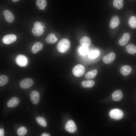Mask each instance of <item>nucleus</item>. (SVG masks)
Wrapping results in <instances>:
<instances>
[{"mask_svg": "<svg viewBox=\"0 0 136 136\" xmlns=\"http://www.w3.org/2000/svg\"><path fill=\"white\" fill-rule=\"evenodd\" d=\"M70 46V42L68 39H61L57 44V49L59 52L63 53L68 50Z\"/></svg>", "mask_w": 136, "mask_h": 136, "instance_id": "1", "label": "nucleus"}, {"mask_svg": "<svg viewBox=\"0 0 136 136\" xmlns=\"http://www.w3.org/2000/svg\"><path fill=\"white\" fill-rule=\"evenodd\" d=\"M33 27L32 29V32L35 36H41L44 32L43 28H46L40 22H36L34 24Z\"/></svg>", "mask_w": 136, "mask_h": 136, "instance_id": "2", "label": "nucleus"}, {"mask_svg": "<svg viewBox=\"0 0 136 136\" xmlns=\"http://www.w3.org/2000/svg\"><path fill=\"white\" fill-rule=\"evenodd\" d=\"M109 115L112 118L119 120L122 118L123 116V113L120 110L115 109L112 110L110 112Z\"/></svg>", "mask_w": 136, "mask_h": 136, "instance_id": "3", "label": "nucleus"}, {"mask_svg": "<svg viewBox=\"0 0 136 136\" xmlns=\"http://www.w3.org/2000/svg\"><path fill=\"white\" fill-rule=\"evenodd\" d=\"M72 71L73 73L74 76L79 77L83 75L85 71V69L82 65L78 64L74 67Z\"/></svg>", "mask_w": 136, "mask_h": 136, "instance_id": "4", "label": "nucleus"}, {"mask_svg": "<svg viewBox=\"0 0 136 136\" xmlns=\"http://www.w3.org/2000/svg\"><path fill=\"white\" fill-rule=\"evenodd\" d=\"M33 84V81L31 79L27 78L21 80L20 82L19 85L22 88L27 89L31 87Z\"/></svg>", "mask_w": 136, "mask_h": 136, "instance_id": "5", "label": "nucleus"}, {"mask_svg": "<svg viewBox=\"0 0 136 136\" xmlns=\"http://www.w3.org/2000/svg\"><path fill=\"white\" fill-rule=\"evenodd\" d=\"M15 61L17 65L21 67L25 66L27 63V59L26 57L22 55L17 56L15 58Z\"/></svg>", "mask_w": 136, "mask_h": 136, "instance_id": "6", "label": "nucleus"}, {"mask_svg": "<svg viewBox=\"0 0 136 136\" xmlns=\"http://www.w3.org/2000/svg\"><path fill=\"white\" fill-rule=\"evenodd\" d=\"M65 128L66 131L70 133H73L75 132L77 130L75 123L72 120H69L67 122Z\"/></svg>", "mask_w": 136, "mask_h": 136, "instance_id": "7", "label": "nucleus"}, {"mask_svg": "<svg viewBox=\"0 0 136 136\" xmlns=\"http://www.w3.org/2000/svg\"><path fill=\"white\" fill-rule=\"evenodd\" d=\"M17 37L14 34H11L6 35L3 38L2 41L6 44H9L12 43L16 40Z\"/></svg>", "mask_w": 136, "mask_h": 136, "instance_id": "8", "label": "nucleus"}, {"mask_svg": "<svg viewBox=\"0 0 136 136\" xmlns=\"http://www.w3.org/2000/svg\"><path fill=\"white\" fill-rule=\"evenodd\" d=\"M30 98L32 103L34 105L38 104L39 101L40 94L37 91H32L30 94Z\"/></svg>", "mask_w": 136, "mask_h": 136, "instance_id": "9", "label": "nucleus"}, {"mask_svg": "<svg viewBox=\"0 0 136 136\" xmlns=\"http://www.w3.org/2000/svg\"><path fill=\"white\" fill-rule=\"evenodd\" d=\"M116 57L115 54L112 52L104 56L103 58L104 62L106 64H109L112 62L115 59Z\"/></svg>", "mask_w": 136, "mask_h": 136, "instance_id": "10", "label": "nucleus"}, {"mask_svg": "<svg viewBox=\"0 0 136 136\" xmlns=\"http://www.w3.org/2000/svg\"><path fill=\"white\" fill-rule=\"evenodd\" d=\"M6 21L9 23H11L14 20V16L11 12L8 10L4 11L3 12Z\"/></svg>", "mask_w": 136, "mask_h": 136, "instance_id": "11", "label": "nucleus"}, {"mask_svg": "<svg viewBox=\"0 0 136 136\" xmlns=\"http://www.w3.org/2000/svg\"><path fill=\"white\" fill-rule=\"evenodd\" d=\"M130 38V35L128 33H124L122 38L119 41V44L121 46L125 45Z\"/></svg>", "mask_w": 136, "mask_h": 136, "instance_id": "12", "label": "nucleus"}, {"mask_svg": "<svg viewBox=\"0 0 136 136\" xmlns=\"http://www.w3.org/2000/svg\"><path fill=\"white\" fill-rule=\"evenodd\" d=\"M119 23V17L116 15L113 16L111 18L109 24L110 27L111 28H114L117 27Z\"/></svg>", "mask_w": 136, "mask_h": 136, "instance_id": "13", "label": "nucleus"}, {"mask_svg": "<svg viewBox=\"0 0 136 136\" xmlns=\"http://www.w3.org/2000/svg\"><path fill=\"white\" fill-rule=\"evenodd\" d=\"M91 42L90 39L87 36L82 37L80 40V43L81 46L87 47L90 45Z\"/></svg>", "mask_w": 136, "mask_h": 136, "instance_id": "14", "label": "nucleus"}, {"mask_svg": "<svg viewBox=\"0 0 136 136\" xmlns=\"http://www.w3.org/2000/svg\"><path fill=\"white\" fill-rule=\"evenodd\" d=\"M19 100L16 97H14L11 98L8 102L7 105L9 108H13L16 106L19 103Z\"/></svg>", "mask_w": 136, "mask_h": 136, "instance_id": "15", "label": "nucleus"}, {"mask_svg": "<svg viewBox=\"0 0 136 136\" xmlns=\"http://www.w3.org/2000/svg\"><path fill=\"white\" fill-rule=\"evenodd\" d=\"M43 47V44L39 42H36L33 45L31 48V51L33 54H36L41 50Z\"/></svg>", "mask_w": 136, "mask_h": 136, "instance_id": "16", "label": "nucleus"}, {"mask_svg": "<svg viewBox=\"0 0 136 136\" xmlns=\"http://www.w3.org/2000/svg\"><path fill=\"white\" fill-rule=\"evenodd\" d=\"M123 94L120 90L115 91L112 94V96L113 100L115 101H120L123 97Z\"/></svg>", "mask_w": 136, "mask_h": 136, "instance_id": "17", "label": "nucleus"}, {"mask_svg": "<svg viewBox=\"0 0 136 136\" xmlns=\"http://www.w3.org/2000/svg\"><path fill=\"white\" fill-rule=\"evenodd\" d=\"M45 40L48 43L53 44L57 42L58 40L54 33H51L48 35Z\"/></svg>", "mask_w": 136, "mask_h": 136, "instance_id": "18", "label": "nucleus"}, {"mask_svg": "<svg viewBox=\"0 0 136 136\" xmlns=\"http://www.w3.org/2000/svg\"><path fill=\"white\" fill-rule=\"evenodd\" d=\"M131 69L128 65H124L122 66L120 69V72L123 75L126 76L128 75L131 72Z\"/></svg>", "mask_w": 136, "mask_h": 136, "instance_id": "19", "label": "nucleus"}, {"mask_svg": "<svg viewBox=\"0 0 136 136\" xmlns=\"http://www.w3.org/2000/svg\"><path fill=\"white\" fill-rule=\"evenodd\" d=\"M127 52L130 54H134L136 53V46L133 44H130L126 47Z\"/></svg>", "mask_w": 136, "mask_h": 136, "instance_id": "20", "label": "nucleus"}, {"mask_svg": "<svg viewBox=\"0 0 136 136\" xmlns=\"http://www.w3.org/2000/svg\"><path fill=\"white\" fill-rule=\"evenodd\" d=\"M36 4L39 9L41 10L44 9L47 5L46 0H36Z\"/></svg>", "mask_w": 136, "mask_h": 136, "instance_id": "21", "label": "nucleus"}, {"mask_svg": "<svg viewBox=\"0 0 136 136\" xmlns=\"http://www.w3.org/2000/svg\"><path fill=\"white\" fill-rule=\"evenodd\" d=\"M94 81L92 80H84L81 83L82 86L83 87L91 88L94 85Z\"/></svg>", "mask_w": 136, "mask_h": 136, "instance_id": "22", "label": "nucleus"}, {"mask_svg": "<svg viewBox=\"0 0 136 136\" xmlns=\"http://www.w3.org/2000/svg\"><path fill=\"white\" fill-rule=\"evenodd\" d=\"M100 54V51L98 50H95L90 51L88 53V56L89 58L94 59L98 57Z\"/></svg>", "mask_w": 136, "mask_h": 136, "instance_id": "23", "label": "nucleus"}, {"mask_svg": "<svg viewBox=\"0 0 136 136\" xmlns=\"http://www.w3.org/2000/svg\"><path fill=\"white\" fill-rule=\"evenodd\" d=\"M97 73V70H93L87 72L85 75V77L87 79H92L95 77Z\"/></svg>", "mask_w": 136, "mask_h": 136, "instance_id": "24", "label": "nucleus"}, {"mask_svg": "<svg viewBox=\"0 0 136 136\" xmlns=\"http://www.w3.org/2000/svg\"><path fill=\"white\" fill-rule=\"evenodd\" d=\"M36 120L37 123L41 126L43 127H45L47 124V122L45 118L44 117L39 116L36 118Z\"/></svg>", "mask_w": 136, "mask_h": 136, "instance_id": "25", "label": "nucleus"}, {"mask_svg": "<svg viewBox=\"0 0 136 136\" xmlns=\"http://www.w3.org/2000/svg\"><path fill=\"white\" fill-rule=\"evenodd\" d=\"M128 23L131 28H136V17L134 16H131L129 19Z\"/></svg>", "mask_w": 136, "mask_h": 136, "instance_id": "26", "label": "nucleus"}, {"mask_svg": "<svg viewBox=\"0 0 136 136\" xmlns=\"http://www.w3.org/2000/svg\"><path fill=\"white\" fill-rule=\"evenodd\" d=\"M123 4V0H114L113 5L114 7L117 9H121Z\"/></svg>", "mask_w": 136, "mask_h": 136, "instance_id": "27", "label": "nucleus"}, {"mask_svg": "<svg viewBox=\"0 0 136 136\" xmlns=\"http://www.w3.org/2000/svg\"><path fill=\"white\" fill-rule=\"evenodd\" d=\"M9 80L7 76L4 75H1L0 76V86H3L8 83Z\"/></svg>", "mask_w": 136, "mask_h": 136, "instance_id": "28", "label": "nucleus"}, {"mask_svg": "<svg viewBox=\"0 0 136 136\" xmlns=\"http://www.w3.org/2000/svg\"><path fill=\"white\" fill-rule=\"evenodd\" d=\"M27 131L26 128L22 126L18 128L17 130V133L18 136H24L26 134Z\"/></svg>", "mask_w": 136, "mask_h": 136, "instance_id": "29", "label": "nucleus"}, {"mask_svg": "<svg viewBox=\"0 0 136 136\" xmlns=\"http://www.w3.org/2000/svg\"><path fill=\"white\" fill-rule=\"evenodd\" d=\"M88 47L83 46H81L79 49L80 54L82 55H85L88 53Z\"/></svg>", "mask_w": 136, "mask_h": 136, "instance_id": "30", "label": "nucleus"}, {"mask_svg": "<svg viewBox=\"0 0 136 136\" xmlns=\"http://www.w3.org/2000/svg\"><path fill=\"white\" fill-rule=\"evenodd\" d=\"M4 135V129L1 128L0 129V136H3Z\"/></svg>", "mask_w": 136, "mask_h": 136, "instance_id": "31", "label": "nucleus"}, {"mask_svg": "<svg viewBox=\"0 0 136 136\" xmlns=\"http://www.w3.org/2000/svg\"><path fill=\"white\" fill-rule=\"evenodd\" d=\"M41 136H50V134L48 133H44L41 135Z\"/></svg>", "mask_w": 136, "mask_h": 136, "instance_id": "32", "label": "nucleus"}, {"mask_svg": "<svg viewBox=\"0 0 136 136\" xmlns=\"http://www.w3.org/2000/svg\"><path fill=\"white\" fill-rule=\"evenodd\" d=\"M12 0V1L13 2H17V1H19V0Z\"/></svg>", "mask_w": 136, "mask_h": 136, "instance_id": "33", "label": "nucleus"}]
</instances>
